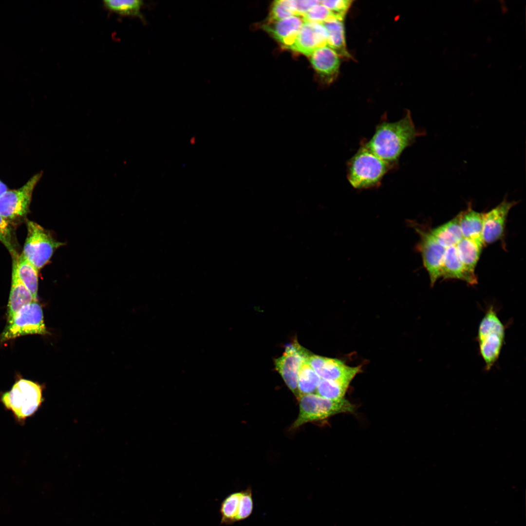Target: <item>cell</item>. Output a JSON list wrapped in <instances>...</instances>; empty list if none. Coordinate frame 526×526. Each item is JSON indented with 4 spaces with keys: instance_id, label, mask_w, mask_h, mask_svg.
I'll return each mask as SVG.
<instances>
[{
    "instance_id": "3957f363",
    "label": "cell",
    "mask_w": 526,
    "mask_h": 526,
    "mask_svg": "<svg viewBox=\"0 0 526 526\" xmlns=\"http://www.w3.org/2000/svg\"><path fill=\"white\" fill-rule=\"evenodd\" d=\"M43 388L38 383L20 378L11 389L1 394L0 402L12 412L16 420L23 423L33 415L43 402Z\"/></svg>"
},
{
    "instance_id": "5b68a950",
    "label": "cell",
    "mask_w": 526,
    "mask_h": 526,
    "mask_svg": "<svg viewBox=\"0 0 526 526\" xmlns=\"http://www.w3.org/2000/svg\"><path fill=\"white\" fill-rule=\"evenodd\" d=\"M505 336V327L493 306L481 320L478 331L480 354L489 370L498 359Z\"/></svg>"
},
{
    "instance_id": "5bb4252c",
    "label": "cell",
    "mask_w": 526,
    "mask_h": 526,
    "mask_svg": "<svg viewBox=\"0 0 526 526\" xmlns=\"http://www.w3.org/2000/svg\"><path fill=\"white\" fill-rule=\"evenodd\" d=\"M310 61L317 74L325 83H331L337 77L340 65V57L328 46L319 47L310 56Z\"/></svg>"
},
{
    "instance_id": "484cf974",
    "label": "cell",
    "mask_w": 526,
    "mask_h": 526,
    "mask_svg": "<svg viewBox=\"0 0 526 526\" xmlns=\"http://www.w3.org/2000/svg\"><path fill=\"white\" fill-rule=\"evenodd\" d=\"M349 384L339 381L320 379L316 394L324 398L338 400L344 398Z\"/></svg>"
},
{
    "instance_id": "83f0119b",
    "label": "cell",
    "mask_w": 526,
    "mask_h": 526,
    "mask_svg": "<svg viewBox=\"0 0 526 526\" xmlns=\"http://www.w3.org/2000/svg\"><path fill=\"white\" fill-rule=\"evenodd\" d=\"M253 508L252 490L251 488L249 487L244 490H241L236 522H241L248 518L252 514Z\"/></svg>"
},
{
    "instance_id": "44dd1931",
    "label": "cell",
    "mask_w": 526,
    "mask_h": 526,
    "mask_svg": "<svg viewBox=\"0 0 526 526\" xmlns=\"http://www.w3.org/2000/svg\"><path fill=\"white\" fill-rule=\"evenodd\" d=\"M19 278L37 301L38 271L29 262L22 254L12 258Z\"/></svg>"
},
{
    "instance_id": "cb8c5ba5",
    "label": "cell",
    "mask_w": 526,
    "mask_h": 526,
    "mask_svg": "<svg viewBox=\"0 0 526 526\" xmlns=\"http://www.w3.org/2000/svg\"><path fill=\"white\" fill-rule=\"evenodd\" d=\"M106 8L110 11L123 16L138 17L143 20L141 9L143 1L139 0H106L103 1Z\"/></svg>"
},
{
    "instance_id": "4dcf8cb0",
    "label": "cell",
    "mask_w": 526,
    "mask_h": 526,
    "mask_svg": "<svg viewBox=\"0 0 526 526\" xmlns=\"http://www.w3.org/2000/svg\"><path fill=\"white\" fill-rule=\"evenodd\" d=\"M353 1L350 0H321V4L327 8L336 18L344 19Z\"/></svg>"
},
{
    "instance_id": "f1b7e54d",
    "label": "cell",
    "mask_w": 526,
    "mask_h": 526,
    "mask_svg": "<svg viewBox=\"0 0 526 526\" xmlns=\"http://www.w3.org/2000/svg\"><path fill=\"white\" fill-rule=\"evenodd\" d=\"M295 15L292 0L274 1L272 5L269 20H279Z\"/></svg>"
},
{
    "instance_id": "30bf717a",
    "label": "cell",
    "mask_w": 526,
    "mask_h": 526,
    "mask_svg": "<svg viewBox=\"0 0 526 526\" xmlns=\"http://www.w3.org/2000/svg\"><path fill=\"white\" fill-rule=\"evenodd\" d=\"M309 356L297 341L288 345L283 354L275 360L277 371L289 389L298 397V376L302 361Z\"/></svg>"
},
{
    "instance_id": "7c38bea8",
    "label": "cell",
    "mask_w": 526,
    "mask_h": 526,
    "mask_svg": "<svg viewBox=\"0 0 526 526\" xmlns=\"http://www.w3.org/2000/svg\"><path fill=\"white\" fill-rule=\"evenodd\" d=\"M327 31L320 23L303 21L288 49L310 56L318 48L327 45Z\"/></svg>"
},
{
    "instance_id": "1f68e13d",
    "label": "cell",
    "mask_w": 526,
    "mask_h": 526,
    "mask_svg": "<svg viewBox=\"0 0 526 526\" xmlns=\"http://www.w3.org/2000/svg\"><path fill=\"white\" fill-rule=\"evenodd\" d=\"M320 3V0H293L295 15L301 17H302L311 8Z\"/></svg>"
},
{
    "instance_id": "9c48e42d",
    "label": "cell",
    "mask_w": 526,
    "mask_h": 526,
    "mask_svg": "<svg viewBox=\"0 0 526 526\" xmlns=\"http://www.w3.org/2000/svg\"><path fill=\"white\" fill-rule=\"evenodd\" d=\"M409 223L419 236L415 248L421 255L423 265L430 277L431 285L433 286L441 278L446 248L437 242L431 229L413 221Z\"/></svg>"
},
{
    "instance_id": "4316f807",
    "label": "cell",
    "mask_w": 526,
    "mask_h": 526,
    "mask_svg": "<svg viewBox=\"0 0 526 526\" xmlns=\"http://www.w3.org/2000/svg\"><path fill=\"white\" fill-rule=\"evenodd\" d=\"M0 241L8 249L12 258H18L17 244L16 238L10 224L0 215Z\"/></svg>"
},
{
    "instance_id": "d6986e66",
    "label": "cell",
    "mask_w": 526,
    "mask_h": 526,
    "mask_svg": "<svg viewBox=\"0 0 526 526\" xmlns=\"http://www.w3.org/2000/svg\"><path fill=\"white\" fill-rule=\"evenodd\" d=\"M343 20L333 16L322 24L327 31V46L339 57L350 59L351 55L347 49Z\"/></svg>"
},
{
    "instance_id": "ac0fdd59",
    "label": "cell",
    "mask_w": 526,
    "mask_h": 526,
    "mask_svg": "<svg viewBox=\"0 0 526 526\" xmlns=\"http://www.w3.org/2000/svg\"><path fill=\"white\" fill-rule=\"evenodd\" d=\"M485 213L472 209L471 206L458 214L459 225L464 238L485 244L482 230Z\"/></svg>"
},
{
    "instance_id": "8fae6325",
    "label": "cell",
    "mask_w": 526,
    "mask_h": 526,
    "mask_svg": "<svg viewBox=\"0 0 526 526\" xmlns=\"http://www.w3.org/2000/svg\"><path fill=\"white\" fill-rule=\"evenodd\" d=\"M306 360L321 379L348 384L361 370L360 366H350L337 358L312 355Z\"/></svg>"
},
{
    "instance_id": "8992f818",
    "label": "cell",
    "mask_w": 526,
    "mask_h": 526,
    "mask_svg": "<svg viewBox=\"0 0 526 526\" xmlns=\"http://www.w3.org/2000/svg\"><path fill=\"white\" fill-rule=\"evenodd\" d=\"M27 227L22 254L39 271L50 262L55 251L65 244L56 240L49 231L35 222L28 221Z\"/></svg>"
},
{
    "instance_id": "e0dca14e",
    "label": "cell",
    "mask_w": 526,
    "mask_h": 526,
    "mask_svg": "<svg viewBox=\"0 0 526 526\" xmlns=\"http://www.w3.org/2000/svg\"><path fill=\"white\" fill-rule=\"evenodd\" d=\"M33 301L32 295L20 281L15 263H12V283L7 305V321L24 305Z\"/></svg>"
},
{
    "instance_id": "277c9868",
    "label": "cell",
    "mask_w": 526,
    "mask_h": 526,
    "mask_svg": "<svg viewBox=\"0 0 526 526\" xmlns=\"http://www.w3.org/2000/svg\"><path fill=\"white\" fill-rule=\"evenodd\" d=\"M298 400L300 412L291 430L306 423L323 420L338 413H353L355 410L354 405L344 398L332 400L316 394H310L300 396Z\"/></svg>"
},
{
    "instance_id": "2e32d148",
    "label": "cell",
    "mask_w": 526,
    "mask_h": 526,
    "mask_svg": "<svg viewBox=\"0 0 526 526\" xmlns=\"http://www.w3.org/2000/svg\"><path fill=\"white\" fill-rule=\"evenodd\" d=\"M441 278L445 280H460L470 285H474L477 283L475 273L468 270L462 263L456 245L446 248Z\"/></svg>"
},
{
    "instance_id": "52a82bcc",
    "label": "cell",
    "mask_w": 526,
    "mask_h": 526,
    "mask_svg": "<svg viewBox=\"0 0 526 526\" xmlns=\"http://www.w3.org/2000/svg\"><path fill=\"white\" fill-rule=\"evenodd\" d=\"M42 173L36 174L21 188L7 190L0 196V215L11 225L19 224L26 218L33 190Z\"/></svg>"
},
{
    "instance_id": "f546056e",
    "label": "cell",
    "mask_w": 526,
    "mask_h": 526,
    "mask_svg": "<svg viewBox=\"0 0 526 526\" xmlns=\"http://www.w3.org/2000/svg\"><path fill=\"white\" fill-rule=\"evenodd\" d=\"M333 16L331 12L320 3L311 8L301 17L303 21L322 23Z\"/></svg>"
},
{
    "instance_id": "603a6c76",
    "label": "cell",
    "mask_w": 526,
    "mask_h": 526,
    "mask_svg": "<svg viewBox=\"0 0 526 526\" xmlns=\"http://www.w3.org/2000/svg\"><path fill=\"white\" fill-rule=\"evenodd\" d=\"M306 359L302 361L298 372V399L302 395L316 392L321 379Z\"/></svg>"
},
{
    "instance_id": "7a4b0ae2",
    "label": "cell",
    "mask_w": 526,
    "mask_h": 526,
    "mask_svg": "<svg viewBox=\"0 0 526 526\" xmlns=\"http://www.w3.org/2000/svg\"><path fill=\"white\" fill-rule=\"evenodd\" d=\"M397 167L376 155L362 142L347 165V178L352 187L357 189L378 187L384 176Z\"/></svg>"
},
{
    "instance_id": "7402d4cb",
    "label": "cell",
    "mask_w": 526,
    "mask_h": 526,
    "mask_svg": "<svg viewBox=\"0 0 526 526\" xmlns=\"http://www.w3.org/2000/svg\"><path fill=\"white\" fill-rule=\"evenodd\" d=\"M483 245L482 244L464 237L456 244L459 257L464 267L469 271L475 273V268Z\"/></svg>"
},
{
    "instance_id": "6da1fadb",
    "label": "cell",
    "mask_w": 526,
    "mask_h": 526,
    "mask_svg": "<svg viewBox=\"0 0 526 526\" xmlns=\"http://www.w3.org/2000/svg\"><path fill=\"white\" fill-rule=\"evenodd\" d=\"M425 133L424 130L417 129L410 111H407L398 121L390 122L386 118L380 121L373 135L364 143L380 158L397 167L404 150Z\"/></svg>"
},
{
    "instance_id": "ba28073f",
    "label": "cell",
    "mask_w": 526,
    "mask_h": 526,
    "mask_svg": "<svg viewBox=\"0 0 526 526\" xmlns=\"http://www.w3.org/2000/svg\"><path fill=\"white\" fill-rule=\"evenodd\" d=\"M47 334L42 307L33 301L22 306L8 321L0 339L4 341L24 335Z\"/></svg>"
},
{
    "instance_id": "4fadbf2b",
    "label": "cell",
    "mask_w": 526,
    "mask_h": 526,
    "mask_svg": "<svg viewBox=\"0 0 526 526\" xmlns=\"http://www.w3.org/2000/svg\"><path fill=\"white\" fill-rule=\"evenodd\" d=\"M517 203L504 199L495 207L485 213L482 230L484 244L493 243L503 237L509 211Z\"/></svg>"
},
{
    "instance_id": "9a60e30c",
    "label": "cell",
    "mask_w": 526,
    "mask_h": 526,
    "mask_svg": "<svg viewBox=\"0 0 526 526\" xmlns=\"http://www.w3.org/2000/svg\"><path fill=\"white\" fill-rule=\"evenodd\" d=\"M303 22L301 17L292 16L279 20H269L263 28L282 46L288 49L294 41Z\"/></svg>"
},
{
    "instance_id": "d4e9b609",
    "label": "cell",
    "mask_w": 526,
    "mask_h": 526,
    "mask_svg": "<svg viewBox=\"0 0 526 526\" xmlns=\"http://www.w3.org/2000/svg\"><path fill=\"white\" fill-rule=\"evenodd\" d=\"M240 496L241 491L232 492L221 502L219 509L221 525L229 526L236 523Z\"/></svg>"
},
{
    "instance_id": "ffe728a7",
    "label": "cell",
    "mask_w": 526,
    "mask_h": 526,
    "mask_svg": "<svg viewBox=\"0 0 526 526\" xmlns=\"http://www.w3.org/2000/svg\"><path fill=\"white\" fill-rule=\"evenodd\" d=\"M431 231L437 242L446 248L456 245L463 238L458 214L443 225L431 229Z\"/></svg>"
},
{
    "instance_id": "d6a6232c",
    "label": "cell",
    "mask_w": 526,
    "mask_h": 526,
    "mask_svg": "<svg viewBox=\"0 0 526 526\" xmlns=\"http://www.w3.org/2000/svg\"><path fill=\"white\" fill-rule=\"evenodd\" d=\"M7 190V186L0 180V196Z\"/></svg>"
}]
</instances>
